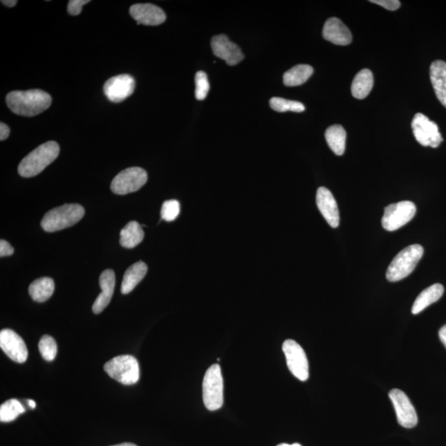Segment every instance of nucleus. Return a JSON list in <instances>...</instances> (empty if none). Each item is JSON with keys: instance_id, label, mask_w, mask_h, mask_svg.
Masks as SVG:
<instances>
[{"instance_id": "obj_1", "label": "nucleus", "mask_w": 446, "mask_h": 446, "mask_svg": "<svg viewBox=\"0 0 446 446\" xmlns=\"http://www.w3.org/2000/svg\"><path fill=\"white\" fill-rule=\"evenodd\" d=\"M52 97L41 89L12 91L6 97V103L12 113L20 116L33 117L44 112L52 104Z\"/></svg>"}, {"instance_id": "obj_2", "label": "nucleus", "mask_w": 446, "mask_h": 446, "mask_svg": "<svg viewBox=\"0 0 446 446\" xmlns=\"http://www.w3.org/2000/svg\"><path fill=\"white\" fill-rule=\"evenodd\" d=\"M59 147L56 142L42 144L24 158L19 165L21 176L30 178L39 175L59 156Z\"/></svg>"}, {"instance_id": "obj_3", "label": "nucleus", "mask_w": 446, "mask_h": 446, "mask_svg": "<svg viewBox=\"0 0 446 446\" xmlns=\"http://www.w3.org/2000/svg\"><path fill=\"white\" fill-rule=\"evenodd\" d=\"M84 215V210L77 203H68L46 212L41 220V227L48 232L63 230L74 226Z\"/></svg>"}, {"instance_id": "obj_4", "label": "nucleus", "mask_w": 446, "mask_h": 446, "mask_svg": "<svg viewBox=\"0 0 446 446\" xmlns=\"http://www.w3.org/2000/svg\"><path fill=\"white\" fill-rule=\"evenodd\" d=\"M424 249L418 244L407 246L401 250L387 270L386 278L389 282H398L405 279L415 270L423 257Z\"/></svg>"}, {"instance_id": "obj_5", "label": "nucleus", "mask_w": 446, "mask_h": 446, "mask_svg": "<svg viewBox=\"0 0 446 446\" xmlns=\"http://www.w3.org/2000/svg\"><path fill=\"white\" fill-rule=\"evenodd\" d=\"M203 398L207 410H219L223 405V378L218 364H212L205 373Z\"/></svg>"}, {"instance_id": "obj_6", "label": "nucleus", "mask_w": 446, "mask_h": 446, "mask_svg": "<svg viewBox=\"0 0 446 446\" xmlns=\"http://www.w3.org/2000/svg\"><path fill=\"white\" fill-rule=\"evenodd\" d=\"M108 375L122 384L138 383L140 377L139 364L133 355H119L104 364Z\"/></svg>"}, {"instance_id": "obj_7", "label": "nucleus", "mask_w": 446, "mask_h": 446, "mask_svg": "<svg viewBox=\"0 0 446 446\" xmlns=\"http://www.w3.org/2000/svg\"><path fill=\"white\" fill-rule=\"evenodd\" d=\"M416 205L411 201H402L387 206L382 226L386 231L394 232L409 223L414 218Z\"/></svg>"}, {"instance_id": "obj_8", "label": "nucleus", "mask_w": 446, "mask_h": 446, "mask_svg": "<svg viewBox=\"0 0 446 446\" xmlns=\"http://www.w3.org/2000/svg\"><path fill=\"white\" fill-rule=\"evenodd\" d=\"M147 173L140 167H131L121 171L113 178L111 189L114 194L125 195L136 192L145 185Z\"/></svg>"}, {"instance_id": "obj_9", "label": "nucleus", "mask_w": 446, "mask_h": 446, "mask_svg": "<svg viewBox=\"0 0 446 446\" xmlns=\"http://www.w3.org/2000/svg\"><path fill=\"white\" fill-rule=\"evenodd\" d=\"M414 137L420 145L436 148L443 142L438 126L422 113H416L411 122Z\"/></svg>"}, {"instance_id": "obj_10", "label": "nucleus", "mask_w": 446, "mask_h": 446, "mask_svg": "<svg viewBox=\"0 0 446 446\" xmlns=\"http://www.w3.org/2000/svg\"><path fill=\"white\" fill-rule=\"evenodd\" d=\"M288 369L300 381H306L309 377V365L307 355L299 343L287 340L283 344Z\"/></svg>"}, {"instance_id": "obj_11", "label": "nucleus", "mask_w": 446, "mask_h": 446, "mask_svg": "<svg viewBox=\"0 0 446 446\" xmlns=\"http://www.w3.org/2000/svg\"><path fill=\"white\" fill-rule=\"evenodd\" d=\"M399 424L405 428H414L418 424V418L415 407L409 397L402 390L394 389L389 392Z\"/></svg>"}, {"instance_id": "obj_12", "label": "nucleus", "mask_w": 446, "mask_h": 446, "mask_svg": "<svg viewBox=\"0 0 446 446\" xmlns=\"http://www.w3.org/2000/svg\"><path fill=\"white\" fill-rule=\"evenodd\" d=\"M136 82L133 76L119 75L110 78L104 86V92L113 103H120L133 95Z\"/></svg>"}, {"instance_id": "obj_13", "label": "nucleus", "mask_w": 446, "mask_h": 446, "mask_svg": "<svg viewBox=\"0 0 446 446\" xmlns=\"http://www.w3.org/2000/svg\"><path fill=\"white\" fill-rule=\"evenodd\" d=\"M0 347L8 358L22 364L27 360L28 351L24 340L15 331L3 329L0 331Z\"/></svg>"}, {"instance_id": "obj_14", "label": "nucleus", "mask_w": 446, "mask_h": 446, "mask_svg": "<svg viewBox=\"0 0 446 446\" xmlns=\"http://www.w3.org/2000/svg\"><path fill=\"white\" fill-rule=\"evenodd\" d=\"M211 46L215 56L224 59L229 66H236L244 59L239 46L223 34L212 37Z\"/></svg>"}, {"instance_id": "obj_15", "label": "nucleus", "mask_w": 446, "mask_h": 446, "mask_svg": "<svg viewBox=\"0 0 446 446\" xmlns=\"http://www.w3.org/2000/svg\"><path fill=\"white\" fill-rule=\"evenodd\" d=\"M130 15L137 21L138 24L147 26H157L167 19L165 12L158 6L151 3H138L131 6Z\"/></svg>"}, {"instance_id": "obj_16", "label": "nucleus", "mask_w": 446, "mask_h": 446, "mask_svg": "<svg viewBox=\"0 0 446 446\" xmlns=\"http://www.w3.org/2000/svg\"><path fill=\"white\" fill-rule=\"evenodd\" d=\"M317 205L318 210L324 216L327 223L333 228H337L340 224V212L337 203L328 189L320 187L317 192Z\"/></svg>"}, {"instance_id": "obj_17", "label": "nucleus", "mask_w": 446, "mask_h": 446, "mask_svg": "<svg viewBox=\"0 0 446 446\" xmlns=\"http://www.w3.org/2000/svg\"><path fill=\"white\" fill-rule=\"evenodd\" d=\"M322 35L326 41L335 45L347 46L352 41L350 29L337 18H331L326 21Z\"/></svg>"}, {"instance_id": "obj_18", "label": "nucleus", "mask_w": 446, "mask_h": 446, "mask_svg": "<svg viewBox=\"0 0 446 446\" xmlns=\"http://www.w3.org/2000/svg\"><path fill=\"white\" fill-rule=\"evenodd\" d=\"M115 274L113 270H105L100 277V286L102 290L101 294L97 296L93 305V312L99 314L104 311L109 304L113 295L114 288H115Z\"/></svg>"}, {"instance_id": "obj_19", "label": "nucleus", "mask_w": 446, "mask_h": 446, "mask_svg": "<svg viewBox=\"0 0 446 446\" xmlns=\"http://www.w3.org/2000/svg\"><path fill=\"white\" fill-rule=\"evenodd\" d=\"M430 77L437 99L446 108V63L443 61L433 62Z\"/></svg>"}, {"instance_id": "obj_20", "label": "nucleus", "mask_w": 446, "mask_h": 446, "mask_svg": "<svg viewBox=\"0 0 446 446\" xmlns=\"http://www.w3.org/2000/svg\"><path fill=\"white\" fill-rule=\"evenodd\" d=\"M147 273V266L142 261L135 263L127 269L121 287L122 295L129 294L142 281Z\"/></svg>"}, {"instance_id": "obj_21", "label": "nucleus", "mask_w": 446, "mask_h": 446, "mask_svg": "<svg viewBox=\"0 0 446 446\" xmlns=\"http://www.w3.org/2000/svg\"><path fill=\"white\" fill-rule=\"evenodd\" d=\"M444 294V287L443 284H435L433 286L428 287L426 290H423L416 297L414 301L413 308H411V313L416 315V314L422 312L426 309L428 306L436 303L438 301Z\"/></svg>"}, {"instance_id": "obj_22", "label": "nucleus", "mask_w": 446, "mask_h": 446, "mask_svg": "<svg viewBox=\"0 0 446 446\" xmlns=\"http://www.w3.org/2000/svg\"><path fill=\"white\" fill-rule=\"evenodd\" d=\"M373 86V75L369 69L361 70L351 84V93L355 99L363 100L371 92Z\"/></svg>"}, {"instance_id": "obj_23", "label": "nucleus", "mask_w": 446, "mask_h": 446, "mask_svg": "<svg viewBox=\"0 0 446 446\" xmlns=\"http://www.w3.org/2000/svg\"><path fill=\"white\" fill-rule=\"evenodd\" d=\"M144 239L142 227L136 221H131L122 229L120 244L122 248L133 249Z\"/></svg>"}, {"instance_id": "obj_24", "label": "nucleus", "mask_w": 446, "mask_h": 446, "mask_svg": "<svg viewBox=\"0 0 446 446\" xmlns=\"http://www.w3.org/2000/svg\"><path fill=\"white\" fill-rule=\"evenodd\" d=\"M55 290V283L53 279L44 277L37 279L30 284L28 292L34 301L44 303L53 296Z\"/></svg>"}, {"instance_id": "obj_25", "label": "nucleus", "mask_w": 446, "mask_h": 446, "mask_svg": "<svg viewBox=\"0 0 446 446\" xmlns=\"http://www.w3.org/2000/svg\"><path fill=\"white\" fill-rule=\"evenodd\" d=\"M327 144L335 155L342 156L346 150V133L341 125H333L326 129Z\"/></svg>"}, {"instance_id": "obj_26", "label": "nucleus", "mask_w": 446, "mask_h": 446, "mask_svg": "<svg viewBox=\"0 0 446 446\" xmlns=\"http://www.w3.org/2000/svg\"><path fill=\"white\" fill-rule=\"evenodd\" d=\"M313 74V68L309 65H297L284 75V84L286 86H299L308 82Z\"/></svg>"}, {"instance_id": "obj_27", "label": "nucleus", "mask_w": 446, "mask_h": 446, "mask_svg": "<svg viewBox=\"0 0 446 446\" xmlns=\"http://www.w3.org/2000/svg\"><path fill=\"white\" fill-rule=\"evenodd\" d=\"M24 411L25 409L20 402L16 399H10L0 407V420L2 422H12Z\"/></svg>"}, {"instance_id": "obj_28", "label": "nucleus", "mask_w": 446, "mask_h": 446, "mask_svg": "<svg viewBox=\"0 0 446 446\" xmlns=\"http://www.w3.org/2000/svg\"><path fill=\"white\" fill-rule=\"evenodd\" d=\"M270 105L272 109L279 113L288 111L301 113L305 110L304 105L300 102L288 100L278 97H272L270 100Z\"/></svg>"}, {"instance_id": "obj_29", "label": "nucleus", "mask_w": 446, "mask_h": 446, "mask_svg": "<svg viewBox=\"0 0 446 446\" xmlns=\"http://www.w3.org/2000/svg\"><path fill=\"white\" fill-rule=\"evenodd\" d=\"M38 349L40 353L46 361H53L56 358L57 354V345L56 341L50 335H44L38 344Z\"/></svg>"}, {"instance_id": "obj_30", "label": "nucleus", "mask_w": 446, "mask_h": 446, "mask_svg": "<svg viewBox=\"0 0 446 446\" xmlns=\"http://www.w3.org/2000/svg\"><path fill=\"white\" fill-rule=\"evenodd\" d=\"M195 86H196V89H195V97L198 100H205L210 89V84L208 82L205 72H197L196 75H195Z\"/></svg>"}, {"instance_id": "obj_31", "label": "nucleus", "mask_w": 446, "mask_h": 446, "mask_svg": "<svg viewBox=\"0 0 446 446\" xmlns=\"http://www.w3.org/2000/svg\"><path fill=\"white\" fill-rule=\"evenodd\" d=\"M180 212V203L177 201H168L163 203L161 207V219L167 221V222H173L178 218Z\"/></svg>"}, {"instance_id": "obj_32", "label": "nucleus", "mask_w": 446, "mask_h": 446, "mask_svg": "<svg viewBox=\"0 0 446 446\" xmlns=\"http://www.w3.org/2000/svg\"><path fill=\"white\" fill-rule=\"evenodd\" d=\"M89 2V0H71L68 3V12L71 15L77 16L82 12L83 6Z\"/></svg>"}, {"instance_id": "obj_33", "label": "nucleus", "mask_w": 446, "mask_h": 446, "mask_svg": "<svg viewBox=\"0 0 446 446\" xmlns=\"http://www.w3.org/2000/svg\"><path fill=\"white\" fill-rule=\"evenodd\" d=\"M373 3H376L390 11L397 10L400 8L401 3L398 0H371Z\"/></svg>"}, {"instance_id": "obj_34", "label": "nucleus", "mask_w": 446, "mask_h": 446, "mask_svg": "<svg viewBox=\"0 0 446 446\" xmlns=\"http://www.w3.org/2000/svg\"><path fill=\"white\" fill-rule=\"evenodd\" d=\"M15 252V249L8 241H0V257H10Z\"/></svg>"}, {"instance_id": "obj_35", "label": "nucleus", "mask_w": 446, "mask_h": 446, "mask_svg": "<svg viewBox=\"0 0 446 446\" xmlns=\"http://www.w3.org/2000/svg\"><path fill=\"white\" fill-rule=\"evenodd\" d=\"M10 133V127H8L6 123H0V140H1V141H4V140H6L8 138Z\"/></svg>"}, {"instance_id": "obj_36", "label": "nucleus", "mask_w": 446, "mask_h": 446, "mask_svg": "<svg viewBox=\"0 0 446 446\" xmlns=\"http://www.w3.org/2000/svg\"><path fill=\"white\" fill-rule=\"evenodd\" d=\"M439 337L441 342L443 343V345L446 348V325L441 327L440 330L439 331Z\"/></svg>"}, {"instance_id": "obj_37", "label": "nucleus", "mask_w": 446, "mask_h": 446, "mask_svg": "<svg viewBox=\"0 0 446 446\" xmlns=\"http://www.w3.org/2000/svg\"><path fill=\"white\" fill-rule=\"evenodd\" d=\"M1 3L3 4V6L12 8L15 7L18 1H16V0H3Z\"/></svg>"}, {"instance_id": "obj_38", "label": "nucleus", "mask_w": 446, "mask_h": 446, "mask_svg": "<svg viewBox=\"0 0 446 446\" xmlns=\"http://www.w3.org/2000/svg\"><path fill=\"white\" fill-rule=\"evenodd\" d=\"M112 446H138V445H136L135 444H133V443H122V444H118V445H112Z\"/></svg>"}, {"instance_id": "obj_39", "label": "nucleus", "mask_w": 446, "mask_h": 446, "mask_svg": "<svg viewBox=\"0 0 446 446\" xmlns=\"http://www.w3.org/2000/svg\"><path fill=\"white\" fill-rule=\"evenodd\" d=\"M28 405L29 407H31L32 409H34L36 407V402L32 400H28Z\"/></svg>"}, {"instance_id": "obj_40", "label": "nucleus", "mask_w": 446, "mask_h": 446, "mask_svg": "<svg viewBox=\"0 0 446 446\" xmlns=\"http://www.w3.org/2000/svg\"><path fill=\"white\" fill-rule=\"evenodd\" d=\"M278 446H301L299 444H294V445H288V444H280Z\"/></svg>"}]
</instances>
